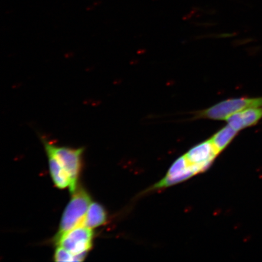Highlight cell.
Returning a JSON list of instances; mask_svg holds the SVG:
<instances>
[{"mask_svg": "<svg viewBox=\"0 0 262 262\" xmlns=\"http://www.w3.org/2000/svg\"><path fill=\"white\" fill-rule=\"evenodd\" d=\"M91 204V199L83 189L74 192L61 218L59 231L56 236L83 225L88 208Z\"/></svg>", "mask_w": 262, "mask_h": 262, "instance_id": "7a4b0ae2", "label": "cell"}, {"mask_svg": "<svg viewBox=\"0 0 262 262\" xmlns=\"http://www.w3.org/2000/svg\"><path fill=\"white\" fill-rule=\"evenodd\" d=\"M262 119V106L248 108L232 115L227 119L228 125L240 132L256 125Z\"/></svg>", "mask_w": 262, "mask_h": 262, "instance_id": "52a82bcc", "label": "cell"}, {"mask_svg": "<svg viewBox=\"0 0 262 262\" xmlns=\"http://www.w3.org/2000/svg\"><path fill=\"white\" fill-rule=\"evenodd\" d=\"M49 158V169L54 184L60 189L71 187V180L68 173L51 153L47 152Z\"/></svg>", "mask_w": 262, "mask_h": 262, "instance_id": "ba28073f", "label": "cell"}, {"mask_svg": "<svg viewBox=\"0 0 262 262\" xmlns=\"http://www.w3.org/2000/svg\"><path fill=\"white\" fill-rule=\"evenodd\" d=\"M85 257L74 255L60 247H58L54 254V260L56 261H81Z\"/></svg>", "mask_w": 262, "mask_h": 262, "instance_id": "8fae6325", "label": "cell"}, {"mask_svg": "<svg viewBox=\"0 0 262 262\" xmlns=\"http://www.w3.org/2000/svg\"><path fill=\"white\" fill-rule=\"evenodd\" d=\"M42 141L47 152L53 155L70 176L72 185L70 190L74 193L76 191L77 180L81 171V156L83 149L56 146L46 140Z\"/></svg>", "mask_w": 262, "mask_h": 262, "instance_id": "3957f363", "label": "cell"}, {"mask_svg": "<svg viewBox=\"0 0 262 262\" xmlns=\"http://www.w3.org/2000/svg\"><path fill=\"white\" fill-rule=\"evenodd\" d=\"M219 155L220 153L209 139L192 147L184 156L191 165L204 172L211 166Z\"/></svg>", "mask_w": 262, "mask_h": 262, "instance_id": "8992f818", "label": "cell"}, {"mask_svg": "<svg viewBox=\"0 0 262 262\" xmlns=\"http://www.w3.org/2000/svg\"><path fill=\"white\" fill-rule=\"evenodd\" d=\"M238 133V131L228 124L227 126L218 130L214 136H212L210 140L215 148L221 154L233 141Z\"/></svg>", "mask_w": 262, "mask_h": 262, "instance_id": "30bf717a", "label": "cell"}, {"mask_svg": "<svg viewBox=\"0 0 262 262\" xmlns=\"http://www.w3.org/2000/svg\"><path fill=\"white\" fill-rule=\"evenodd\" d=\"M259 106H262V97L229 98L207 109L196 111L194 113V119L226 121L241 111Z\"/></svg>", "mask_w": 262, "mask_h": 262, "instance_id": "6da1fadb", "label": "cell"}, {"mask_svg": "<svg viewBox=\"0 0 262 262\" xmlns=\"http://www.w3.org/2000/svg\"><path fill=\"white\" fill-rule=\"evenodd\" d=\"M106 221L107 213L105 209L98 203H92L88 208L83 225L93 229L106 224Z\"/></svg>", "mask_w": 262, "mask_h": 262, "instance_id": "9c48e42d", "label": "cell"}, {"mask_svg": "<svg viewBox=\"0 0 262 262\" xmlns=\"http://www.w3.org/2000/svg\"><path fill=\"white\" fill-rule=\"evenodd\" d=\"M200 173H202L200 169L191 165L185 156H183L173 162L165 178L153 185L148 189V191L168 188L184 182Z\"/></svg>", "mask_w": 262, "mask_h": 262, "instance_id": "5b68a950", "label": "cell"}, {"mask_svg": "<svg viewBox=\"0 0 262 262\" xmlns=\"http://www.w3.org/2000/svg\"><path fill=\"white\" fill-rule=\"evenodd\" d=\"M93 238L92 229L81 225L55 237V241L58 247L64 248L71 254L86 257L93 247Z\"/></svg>", "mask_w": 262, "mask_h": 262, "instance_id": "277c9868", "label": "cell"}]
</instances>
